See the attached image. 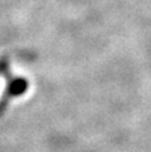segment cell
<instances>
[{
    "label": "cell",
    "instance_id": "cell-1",
    "mask_svg": "<svg viewBox=\"0 0 151 152\" xmlns=\"http://www.w3.org/2000/svg\"><path fill=\"white\" fill-rule=\"evenodd\" d=\"M0 75L4 76L7 80H10L11 79V72H10V61H8V59L5 58H1L0 59Z\"/></svg>",
    "mask_w": 151,
    "mask_h": 152
}]
</instances>
